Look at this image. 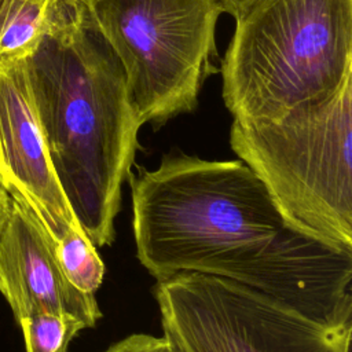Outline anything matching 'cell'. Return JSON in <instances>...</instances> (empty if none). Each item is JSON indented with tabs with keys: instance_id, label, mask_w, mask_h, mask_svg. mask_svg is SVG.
I'll return each mask as SVG.
<instances>
[{
	"instance_id": "6da1fadb",
	"label": "cell",
	"mask_w": 352,
	"mask_h": 352,
	"mask_svg": "<svg viewBox=\"0 0 352 352\" xmlns=\"http://www.w3.org/2000/svg\"><path fill=\"white\" fill-rule=\"evenodd\" d=\"M128 179L136 257L157 282L198 272L323 323H352V252L292 224L243 161L175 150Z\"/></svg>"
},
{
	"instance_id": "52a82bcc",
	"label": "cell",
	"mask_w": 352,
	"mask_h": 352,
	"mask_svg": "<svg viewBox=\"0 0 352 352\" xmlns=\"http://www.w3.org/2000/svg\"><path fill=\"white\" fill-rule=\"evenodd\" d=\"M0 187L56 242L81 228L55 176L25 59H0Z\"/></svg>"
},
{
	"instance_id": "9a60e30c",
	"label": "cell",
	"mask_w": 352,
	"mask_h": 352,
	"mask_svg": "<svg viewBox=\"0 0 352 352\" xmlns=\"http://www.w3.org/2000/svg\"><path fill=\"white\" fill-rule=\"evenodd\" d=\"M3 1H4V0H0V8H1V4H3Z\"/></svg>"
},
{
	"instance_id": "8fae6325",
	"label": "cell",
	"mask_w": 352,
	"mask_h": 352,
	"mask_svg": "<svg viewBox=\"0 0 352 352\" xmlns=\"http://www.w3.org/2000/svg\"><path fill=\"white\" fill-rule=\"evenodd\" d=\"M23 336L25 352H67L72 340L84 330L74 316L37 312L16 320Z\"/></svg>"
},
{
	"instance_id": "7a4b0ae2",
	"label": "cell",
	"mask_w": 352,
	"mask_h": 352,
	"mask_svg": "<svg viewBox=\"0 0 352 352\" xmlns=\"http://www.w3.org/2000/svg\"><path fill=\"white\" fill-rule=\"evenodd\" d=\"M25 60L67 204L96 248L111 245L143 126L124 69L84 0H59L50 29Z\"/></svg>"
},
{
	"instance_id": "4fadbf2b",
	"label": "cell",
	"mask_w": 352,
	"mask_h": 352,
	"mask_svg": "<svg viewBox=\"0 0 352 352\" xmlns=\"http://www.w3.org/2000/svg\"><path fill=\"white\" fill-rule=\"evenodd\" d=\"M219 1H220L221 7H223V11L235 18L253 0H219Z\"/></svg>"
},
{
	"instance_id": "7c38bea8",
	"label": "cell",
	"mask_w": 352,
	"mask_h": 352,
	"mask_svg": "<svg viewBox=\"0 0 352 352\" xmlns=\"http://www.w3.org/2000/svg\"><path fill=\"white\" fill-rule=\"evenodd\" d=\"M102 352H175V349L164 336L135 333L109 345Z\"/></svg>"
},
{
	"instance_id": "277c9868",
	"label": "cell",
	"mask_w": 352,
	"mask_h": 352,
	"mask_svg": "<svg viewBox=\"0 0 352 352\" xmlns=\"http://www.w3.org/2000/svg\"><path fill=\"white\" fill-rule=\"evenodd\" d=\"M230 144L292 224L352 252V76L276 121L234 120Z\"/></svg>"
},
{
	"instance_id": "5bb4252c",
	"label": "cell",
	"mask_w": 352,
	"mask_h": 352,
	"mask_svg": "<svg viewBox=\"0 0 352 352\" xmlns=\"http://www.w3.org/2000/svg\"><path fill=\"white\" fill-rule=\"evenodd\" d=\"M10 195L0 187V235L3 232L6 220L8 217V212H10Z\"/></svg>"
},
{
	"instance_id": "9c48e42d",
	"label": "cell",
	"mask_w": 352,
	"mask_h": 352,
	"mask_svg": "<svg viewBox=\"0 0 352 352\" xmlns=\"http://www.w3.org/2000/svg\"><path fill=\"white\" fill-rule=\"evenodd\" d=\"M59 0H4L0 59H26L51 26Z\"/></svg>"
},
{
	"instance_id": "3957f363",
	"label": "cell",
	"mask_w": 352,
	"mask_h": 352,
	"mask_svg": "<svg viewBox=\"0 0 352 352\" xmlns=\"http://www.w3.org/2000/svg\"><path fill=\"white\" fill-rule=\"evenodd\" d=\"M234 19L220 72L235 121H276L352 76V0H253Z\"/></svg>"
},
{
	"instance_id": "ba28073f",
	"label": "cell",
	"mask_w": 352,
	"mask_h": 352,
	"mask_svg": "<svg viewBox=\"0 0 352 352\" xmlns=\"http://www.w3.org/2000/svg\"><path fill=\"white\" fill-rule=\"evenodd\" d=\"M0 293L15 320L37 312L67 314L88 329L102 316L95 294L82 293L67 280L55 254V242L14 198L0 235Z\"/></svg>"
},
{
	"instance_id": "8992f818",
	"label": "cell",
	"mask_w": 352,
	"mask_h": 352,
	"mask_svg": "<svg viewBox=\"0 0 352 352\" xmlns=\"http://www.w3.org/2000/svg\"><path fill=\"white\" fill-rule=\"evenodd\" d=\"M175 352H349L352 323L329 324L232 280L182 272L157 282Z\"/></svg>"
},
{
	"instance_id": "30bf717a",
	"label": "cell",
	"mask_w": 352,
	"mask_h": 352,
	"mask_svg": "<svg viewBox=\"0 0 352 352\" xmlns=\"http://www.w3.org/2000/svg\"><path fill=\"white\" fill-rule=\"evenodd\" d=\"M55 254L67 280L80 292L95 294L103 280L104 264L85 232L70 228L56 242Z\"/></svg>"
},
{
	"instance_id": "5b68a950",
	"label": "cell",
	"mask_w": 352,
	"mask_h": 352,
	"mask_svg": "<svg viewBox=\"0 0 352 352\" xmlns=\"http://www.w3.org/2000/svg\"><path fill=\"white\" fill-rule=\"evenodd\" d=\"M118 58L140 122L153 128L191 113L217 73L219 0H84Z\"/></svg>"
}]
</instances>
